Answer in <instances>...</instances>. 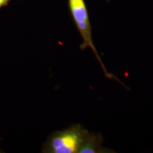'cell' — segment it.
I'll use <instances>...</instances> for the list:
<instances>
[{
  "instance_id": "cell-1",
  "label": "cell",
  "mask_w": 153,
  "mask_h": 153,
  "mask_svg": "<svg viewBox=\"0 0 153 153\" xmlns=\"http://www.w3.org/2000/svg\"><path fill=\"white\" fill-rule=\"evenodd\" d=\"M89 132L80 124H74L51 135L43 146V152L45 153H76Z\"/></svg>"
},
{
  "instance_id": "cell-2",
  "label": "cell",
  "mask_w": 153,
  "mask_h": 153,
  "mask_svg": "<svg viewBox=\"0 0 153 153\" xmlns=\"http://www.w3.org/2000/svg\"><path fill=\"white\" fill-rule=\"evenodd\" d=\"M68 7L70 9V14L72 15L74 24H75L78 31L82 38V43L80 45V49L84 50L89 48L94 52L96 58L100 63V65L102 68L105 76L108 79H113L117 80L124 85L119 79L116 77L114 74L110 73L106 70L104 62L99 56L98 51L96 48L92 39V33H91V26L89 20V13L87 8L85 0H68Z\"/></svg>"
},
{
  "instance_id": "cell-3",
  "label": "cell",
  "mask_w": 153,
  "mask_h": 153,
  "mask_svg": "<svg viewBox=\"0 0 153 153\" xmlns=\"http://www.w3.org/2000/svg\"><path fill=\"white\" fill-rule=\"evenodd\" d=\"M103 137L100 134L89 133L87 138L82 145L79 153H103L113 152L109 149L103 146Z\"/></svg>"
},
{
  "instance_id": "cell-4",
  "label": "cell",
  "mask_w": 153,
  "mask_h": 153,
  "mask_svg": "<svg viewBox=\"0 0 153 153\" xmlns=\"http://www.w3.org/2000/svg\"><path fill=\"white\" fill-rule=\"evenodd\" d=\"M11 0H0V9H1L4 7L8 5V4L10 2Z\"/></svg>"
}]
</instances>
